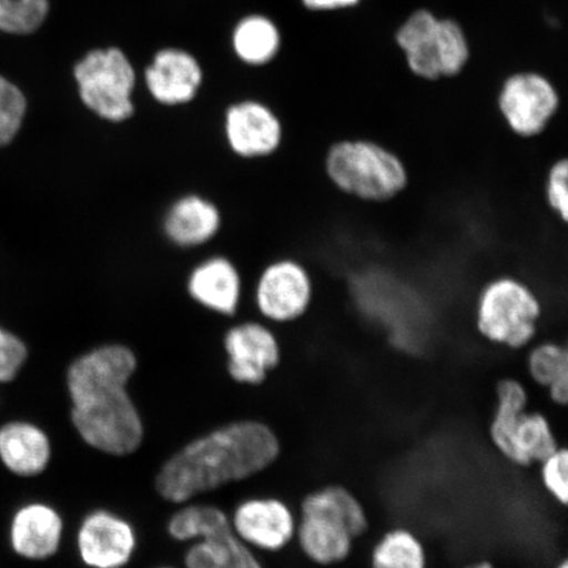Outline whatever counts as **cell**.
Here are the masks:
<instances>
[{"instance_id":"8992f818","label":"cell","mask_w":568,"mask_h":568,"mask_svg":"<svg viewBox=\"0 0 568 568\" xmlns=\"http://www.w3.org/2000/svg\"><path fill=\"white\" fill-rule=\"evenodd\" d=\"M496 399L489 438L495 449L510 464L520 467L541 464L558 449L548 418L538 412H528L529 394L520 381H499Z\"/></svg>"},{"instance_id":"ac0fdd59","label":"cell","mask_w":568,"mask_h":568,"mask_svg":"<svg viewBox=\"0 0 568 568\" xmlns=\"http://www.w3.org/2000/svg\"><path fill=\"white\" fill-rule=\"evenodd\" d=\"M194 300L217 314H236L241 300V278L231 261L215 257L199 265L189 280Z\"/></svg>"},{"instance_id":"603a6c76","label":"cell","mask_w":568,"mask_h":568,"mask_svg":"<svg viewBox=\"0 0 568 568\" xmlns=\"http://www.w3.org/2000/svg\"><path fill=\"white\" fill-rule=\"evenodd\" d=\"M282 44L281 32L272 19L251 16L240 21L233 32V48L241 61L261 67L272 62Z\"/></svg>"},{"instance_id":"d6a6232c","label":"cell","mask_w":568,"mask_h":568,"mask_svg":"<svg viewBox=\"0 0 568 568\" xmlns=\"http://www.w3.org/2000/svg\"><path fill=\"white\" fill-rule=\"evenodd\" d=\"M554 568H568L567 559L560 560V562Z\"/></svg>"},{"instance_id":"d4e9b609","label":"cell","mask_w":568,"mask_h":568,"mask_svg":"<svg viewBox=\"0 0 568 568\" xmlns=\"http://www.w3.org/2000/svg\"><path fill=\"white\" fill-rule=\"evenodd\" d=\"M169 518L168 532L176 542H193L220 525L229 524L230 516L209 504H181Z\"/></svg>"},{"instance_id":"9c48e42d","label":"cell","mask_w":568,"mask_h":568,"mask_svg":"<svg viewBox=\"0 0 568 568\" xmlns=\"http://www.w3.org/2000/svg\"><path fill=\"white\" fill-rule=\"evenodd\" d=\"M315 296L308 268L295 260H280L262 272L255 303L261 315L276 324L294 323L307 315Z\"/></svg>"},{"instance_id":"f1b7e54d","label":"cell","mask_w":568,"mask_h":568,"mask_svg":"<svg viewBox=\"0 0 568 568\" xmlns=\"http://www.w3.org/2000/svg\"><path fill=\"white\" fill-rule=\"evenodd\" d=\"M30 352L16 333L0 326V386L16 381L27 364Z\"/></svg>"},{"instance_id":"1f68e13d","label":"cell","mask_w":568,"mask_h":568,"mask_svg":"<svg viewBox=\"0 0 568 568\" xmlns=\"http://www.w3.org/2000/svg\"><path fill=\"white\" fill-rule=\"evenodd\" d=\"M465 568H496V567L491 562H488V560H479V562L468 565Z\"/></svg>"},{"instance_id":"30bf717a","label":"cell","mask_w":568,"mask_h":568,"mask_svg":"<svg viewBox=\"0 0 568 568\" xmlns=\"http://www.w3.org/2000/svg\"><path fill=\"white\" fill-rule=\"evenodd\" d=\"M77 551L89 568H124L138 550L139 537L125 517L110 509H94L77 530Z\"/></svg>"},{"instance_id":"3957f363","label":"cell","mask_w":568,"mask_h":568,"mask_svg":"<svg viewBox=\"0 0 568 568\" xmlns=\"http://www.w3.org/2000/svg\"><path fill=\"white\" fill-rule=\"evenodd\" d=\"M326 180L354 201L383 204L409 186L407 163L393 149L368 138H343L326 148Z\"/></svg>"},{"instance_id":"7a4b0ae2","label":"cell","mask_w":568,"mask_h":568,"mask_svg":"<svg viewBox=\"0 0 568 568\" xmlns=\"http://www.w3.org/2000/svg\"><path fill=\"white\" fill-rule=\"evenodd\" d=\"M272 426L240 420L219 426L184 445L162 465L155 489L163 500L190 503L197 495L254 477L281 457Z\"/></svg>"},{"instance_id":"8fae6325","label":"cell","mask_w":568,"mask_h":568,"mask_svg":"<svg viewBox=\"0 0 568 568\" xmlns=\"http://www.w3.org/2000/svg\"><path fill=\"white\" fill-rule=\"evenodd\" d=\"M230 520L234 535L254 551H282L296 537L297 517L286 501L276 497L241 501Z\"/></svg>"},{"instance_id":"7c38bea8","label":"cell","mask_w":568,"mask_h":568,"mask_svg":"<svg viewBox=\"0 0 568 568\" xmlns=\"http://www.w3.org/2000/svg\"><path fill=\"white\" fill-rule=\"evenodd\" d=\"M231 378L245 386H261L278 368L282 349L275 333L260 323L233 326L224 337Z\"/></svg>"},{"instance_id":"6da1fadb","label":"cell","mask_w":568,"mask_h":568,"mask_svg":"<svg viewBox=\"0 0 568 568\" xmlns=\"http://www.w3.org/2000/svg\"><path fill=\"white\" fill-rule=\"evenodd\" d=\"M138 365L131 347L106 344L80 355L68 367L71 423L91 449L126 457L144 443V420L128 390Z\"/></svg>"},{"instance_id":"9a60e30c","label":"cell","mask_w":568,"mask_h":568,"mask_svg":"<svg viewBox=\"0 0 568 568\" xmlns=\"http://www.w3.org/2000/svg\"><path fill=\"white\" fill-rule=\"evenodd\" d=\"M145 82L159 103L187 104L202 87L203 70L193 54L182 49L166 48L155 53L145 70Z\"/></svg>"},{"instance_id":"4fadbf2b","label":"cell","mask_w":568,"mask_h":568,"mask_svg":"<svg viewBox=\"0 0 568 568\" xmlns=\"http://www.w3.org/2000/svg\"><path fill=\"white\" fill-rule=\"evenodd\" d=\"M283 134L281 119L264 103L240 102L225 113L226 141L240 158H268L281 148Z\"/></svg>"},{"instance_id":"2e32d148","label":"cell","mask_w":568,"mask_h":568,"mask_svg":"<svg viewBox=\"0 0 568 568\" xmlns=\"http://www.w3.org/2000/svg\"><path fill=\"white\" fill-rule=\"evenodd\" d=\"M53 458L52 439L40 425L11 420L0 425V464L19 478L44 474Z\"/></svg>"},{"instance_id":"4dcf8cb0","label":"cell","mask_w":568,"mask_h":568,"mask_svg":"<svg viewBox=\"0 0 568 568\" xmlns=\"http://www.w3.org/2000/svg\"><path fill=\"white\" fill-rule=\"evenodd\" d=\"M362 0H302L305 9L317 12H328L354 9Z\"/></svg>"},{"instance_id":"7402d4cb","label":"cell","mask_w":568,"mask_h":568,"mask_svg":"<svg viewBox=\"0 0 568 568\" xmlns=\"http://www.w3.org/2000/svg\"><path fill=\"white\" fill-rule=\"evenodd\" d=\"M527 371L538 386L549 390L550 399L565 407L568 402V353L566 345L544 341L531 347Z\"/></svg>"},{"instance_id":"ba28073f","label":"cell","mask_w":568,"mask_h":568,"mask_svg":"<svg viewBox=\"0 0 568 568\" xmlns=\"http://www.w3.org/2000/svg\"><path fill=\"white\" fill-rule=\"evenodd\" d=\"M497 111L514 136L531 140L542 136L558 115L560 95L548 77L537 71H518L497 92Z\"/></svg>"},{"instance_id":"484cf974","label":"cell","mask_w":568,"mask_h":568,"mask_svg":"<svg viewBox=\"0 0 568 568\" xmlns=\"http://www.w3.org/2000/svg\"><path fill=\"white\" fill-rule=\"evenodd\" d=\"M51 0H0V32L31 34L45 23Z\"/></svg>"},{"instance_id":"cb8c5ba5","label":"cell","mask_w":568,"mask_h":568,"mask_svg":"<svg viewBox=\"0 0 568 568\" xmlns=\"http://www.w3.org/2000/svg\"><path fill=\"white\" fill-rule=\"evenodd\" d=\"M372 568H428V552L414 530L394 528L375 544Z\"/></svg>"},{"instance_id":"5bb4252c","label":"cell","mask_w":568,"mask_h":568,"mask_svg":"<svg viewBox=\"0 0 568 568\" xmlns=\"http://www.w3.org/2000/svg\"><path fill=\"white\" fill-rule=\"evenodd\" d=\"M65 521L59 510L45 501L23 504L11 517L9 541L18 557L44 562L60 551Z\"/></svg>"},{"instance_id":"5b68a950","label":"cell","mask_w":568,"mask_h":568,"mask_svg":"<svg viewBox=\"0 0 568 568\" xmlns=\"http://www.w3.org/2000/svg\"><path fill=\"white\" fill-rule=\"evenodd\" d=\"M395 40L412 74L436 82L462 73L470 60V42L457 20L417 10L396 31Z\"/></svg>"},{"instance_id":"44dd1931","label":"cell","mask_w":568,"mask_h":568,"mask_svg":"<svg viewBox=\"0 0 568 568\" xmlns=\"http://www.w3.org/2000/svg\"><path fill=\"white\" fill-rule=\"evenodd\" d=\"M301 514H315L332 518L359 538L371 528L367 510L351 489L332 485L316 489L304 497Z\"/></svg>"},{"instance_id":"ffe728a7","label":"cell","mask_w":568,"mask_h":568,"mask_svg":"<svg viewBox=\"0 0 568 568\" xmlns=\"http://www.w3.org/2000/svg\"><path fill=\"white\" fill-rule=\"evenodd\" d=\"M183 564L186 568H264L254 550L234 535L231 520L195 539Z\"/></svg>"},{"instance_id":"52a82bcc","label":"cell","mask_w":568,"mask_h":568,"mask_svg":"<svg viewBox=\"0 0 568 568\" xmlns=\"http://www.w3.org/2000/svg\"><path fill=\"white\" fill-rule=\"evenodd\" d=\"M74 78L82 103L97 116L106 122L122 123L133 115L136 73L119 48L89 52L77 62Z\"/></svg>"},{"instance_id":"277c9868","label":"cell","mask_w":568,"mask_h":568,"mask_svg":"<svg viewBox=\"0 0 568 568\" xmlns=\"http://www.w3.org/2000/svg\"><path fill=\"white\" fill-rule=\"evenodd\" d=\"M544 302L527 280L497 274L481 284L474 300V325L489 344L520 351L536 339Z\"/></svg>"},{"instance_id":"836d02e7","label":"cell","mask_w":568,"mask_h":568,"mask_svg":"<svg viewBox=\"0 0 568 568\" xmlns=\"http://www.w3.org/2000/svg\"><path fill=\"white\" fill-rule=\"evenodd\" d=\"M155 568H175L173 566H162V567H155Z\"/></svg>"},{"instance_id":"83f0119b","label":"cell","mask_w":568,"mask_h":568,"mask_svg":"<svg viewBox=\"0 0 568 568\" xmlns=\"http://www.w3.org/2000/svg\"><path fill=\"white\" fill-rule=\"evenodd\" d=\"M568 162L565 158L554 160L546 170L542 194L551 216L562 225L568 222Z\"/></svg>"},{"instance_id":"d6986e66","label":"cell","mask_w":568,"mask_h":568,"mask_svg":"<svg viewBox=\"0 0 568 568\" xmlns=\"http://www.w3.org/2000/svg\"><path fill=\"white\" fill-rule=\"evenodd\" d=\"M220 225L222 216L215 204L199 195H187L169 210L163 229L173 244L194 247L215 237Z\"/></svg>"},{"instance_id":"f546056e","label":"cell","mask_w":568,"mask_h":568,"mask_svg":"<svg viewBox=\"0 0 568 568\" xmlns=\"http://www.w3.org/2000/svg\"><path fill=\"white\" fill-rule=\"evenodd\" d=\"M541 480L544 488L560 506L568 503V452L558 447L541 464Z\"/></svg>"},{"instance_id":"4316f807","label":"cell","mask_w":568,"mask_h":568,"mask_svg":"<svg viewBox=\"0 0 568 568\" xmlns=\"http://www.w3.org/2000/svg\"><path fill=\"white\" fill-rule=\"evenodd\" d=\"M28 111L24 92L0 74V148L17 139Z\"/></svg>"},{"instance_id":"e0dca14e","label":"cell","mask_w":568,"mask_h":568,"mask_svg":"<svg viewBox=\"0 0 568 568\" xmlns=\"http://www.w3.org/2000/svg\"><path fill=\"white\" fill-rule=\"evenodd\" d=\"M295 538L304 556L322 567L346 562L357 539L344 525L315 514H301Z\"/></svg>"}]
</instances>
